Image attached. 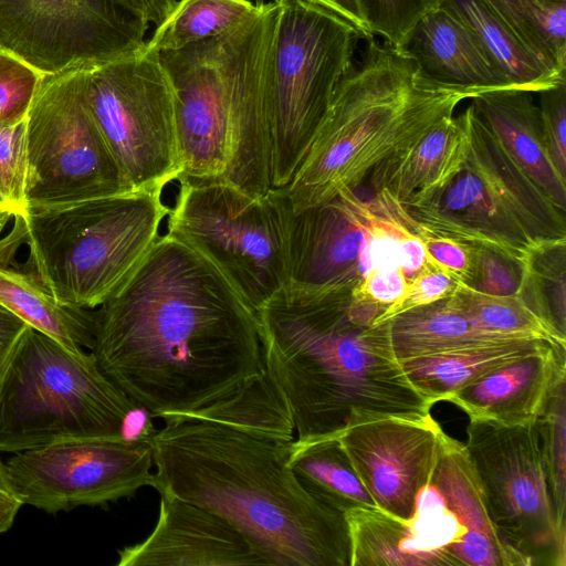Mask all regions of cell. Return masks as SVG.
I'll list each match as a JSON object with an SVG mask.
<instances>
[{
    "label": "cell",
    "mask_w": 566,
    "mask_h": 566,
    "mask_svg": "<svg viewBox=\"0 0 566 566\" xmlns=\"http://www.w3.org/2000/svg\"><path fill=\"white\" fill-rule=\"evenodd\" d=\"M94 318L97 366L153 418L189 416L265 370L255 312L167 232Z\"/></svg>",
    "instance_id": "obj_1"
},
{
    "label": "cell",
    "mask_w": 566,
    "mask_h": 566,
    "mask_svg": "<svg viewBox=\"0 0 566 566\" xmlns=\"http://www.w3.org/2000/svg\"><path fill=\"white\" fill-rule=\"evenodd\" d=\"M165 422L151 438L160 495L221 516L265 565L350 566L345 515L300 484L287 443L195 418Z\"/></svg>",
    "instance_id": "obj_2"
},
{
    "label": "cell",
    "mask_w": 566,
    "mask_h": 566,
    "mask_svg": "<svg viewBox=\"0 0 566 566\" xmlns=\"http://www.w3.org/2000/svg\"><path fill=\"white\" fill-rule=\"evenodd\" d=\"M349 301L286 286L255 312L264 368L287 403L295 442L339 437L355 412L421 418L434 405L397 359L389 322L374 326Z\"/></svg>",
    "instance_id": "obj_3"
},
{
    "label": "cell",
    "mask_w": 566,
    "mask_h": 566,
    "mask_svg": "<svg viewBox=\"0 0 566 566\" xmlns=\"http://www.w3.org/2000/svg\"><path fill=\"white\" fill-rule=\"evenodd\" d=\"M276 10L266 2L229 32L157 53L174 97L180 178L252 197L272 188L264 72Z\"/></svg>",
    "instance_id": "obj_4"
},
{
    "label": "cell",
    "mask_w": 566,
    "mask_h": 566,
    "mask_svg": "<svg viewBox=\"0 0 566 566\" xmlns=\"http://www.w3.org/2000/svg\"><path fill=\"white\" fill-rule=\"evenodd\" d=\"M480 92L438 85L375 38L336 87L310 147L283 187L293 212L357 190L381 163L416 144Z\"/></svg>",
    "instance_id": "obj_5"
},
{
    "label": "cell",
    "mask_w": 566,
    "mask_h": 566,
    "mask_svg": "<svg viewBox=\"0 0 566 566\" xmlns=\"http://www.w3.org/2000/svg\"><path fill=\"white\" fill-rule=\"evenodd\" d=\"M160 188L24 209L28 263L64 306L95 310L132 275L169 212Z\"/></svg>",
    "instance_id": "obj_6"
},
{
    "label": "cell",
    "mask_w": 566,
    "mask_h": 566,
    "mask_svg": "<svg viewBox=\"0 0 566 566\" xmlns=\"http://www.w3.org/2000/svg\"><path fill=\"white\" fill-rule=\"evenodd\" d=\"M135 407L92 353L74 352L28 325L0 375V454L120 439Z\"/></svg>",
    "instance_id": "obj_7"
},
{
    "label": "cell",
    "mask_w": 566,
    "mask_h": 566,
    "mask_svg": "<svg viewBox=\"0 0 566 566\" xmlns=\"http://www.w3.org/2000/svg\"><path fill=\"white\" fill-rule=\"evenodd\" d=\"M464 112L462 167L429 201L402 207L438 234L500 251L524 266L538 247L566 239V212L515 164L472 104Z\"/></svg>",
    "instance_id": "obj_8"
},
{
    "label": "cell",
    "mask_w": 566,
    "mask_h": 566,
    "mask_svg": "<svg viewBox=\"0 0 566 566\" xmlns=\"http://www.w3.org/2000/svg\"><path fill=\"white\" fill-rule=\"evenodd\" d=\"M276 2L264 72L272 188L291 181L364 40L350 23L321 6Z\"/></svg>",
    "instance_id": "obj_9"
},
{
    "label": "cell",
    "mask_w": 566,
    "mask_h": 566,
    "mask_svg": "<svg viewBox=\"0 0 566 566\" xmlns=\"http://www.w3.org/2000/svg\"><path fill=\"white\" fill-rule=\"evenodd\" d=\"M285 228L289 287L350 295L375 269L400 268L410 281L430 263L385 190L364 199L344 189L300 212L286 197Z\"/></svg>",
    "instance_id": "obj_10"
},
{
    "label": "cell",
    "mask_w": 566,
    "mask_h": 566,
    "mask_svg": "<svg viewBox=\"0 0 566 566\" xmlns=\"http://www.w3.org/2000/svg\"><path fill=\"white\" fill-rule=\"evenodd\" d=\"M167 233L210 260L256 312L289 283L284 188L252 197L181 177Z\"/></svg>",
    "instance_id": "obj_11"
},
{
    "label": "cell",
    "mask_w": 566,
    "mask_h": 566,
    "mask_svg": "<svg viewBox=\"0 0 566 566\" xmlns=\"http://www.w3.org/2000/svg\"><path fill=\"white\" fill-rule=\"evenodd\" d=\"M88 66L44 75L25 117L24 209L129 190L86 98Z\"/></svg>",
    "instance_id": "obj_12"
},
{
    "label": "cell",
    "mask_w": 566,
    "mask_h": 566,
    "mask_svg": "<svg viewBox=\"0 0 566 566\" xmlns=\"http://www.w3.org/2000/svg\"><path fill=\"white\" fill-rule=\"evenodd\" d=\"M86 98L129 190L180 178L174 97L157 53L88 66Z\"/></svg>",
    "instance_id": "obj_13"
},
{
    "label": "cell",
    "mask_w": 566,
    "mask_h": 566,
    "mask_svg": "<svg viewBox=\"0 0 566 566\" xmlns=\"http://www.w3.org/2000/svg\"><path fill=\"white\" fill-rule=\"evenodd\" d=\"M464 444L491 517L532 565H566V528L556 520L536 423L470 421Z\"/></svg>",
    "instance_id": "obj_14"
},
{
    "label": "cell",
    "mask_w": 566,
    "mask_h": 566,
    "mask_svg": "<svg viewBox=\"0 0 566 566\" xmlns=\"http://www.w3.org/2000/svg\"><path fill=\"white\" fill-rule=\"evenodd\" d=\"M148 28L111 0H0V48L44 75L138 53Z\"/></svg>",
    "instance_id": "obj_15"
},
{
    "label": "cell",
    "mask_w": 566,
    "mask_h": 566,
    "mask_svg": "<svg viewBox=\"0 0 566 566\" xmlns=\"http://www.w3.org/2000/svg\"><path fill=\"white\" fill-rule=\"evenodd\" d=\"M6 467L23 504L56 514L151 486L153 444L124 438L62 442L17 452Z\"/></svg>",
    "instance_id": "obj_16"
},
{
    "label": "cell",
    "mask_w": 566,
    "mask_h": 566,
    "mask_svg": "<svg viewBox=\"0 0 566 566\" xmlns=\"http://www.w3.org/2000/svg\"><path fill=\"white\" fill-rule=\"evenodd\" d=\"M448 434L432 418L355 412L338 439L375 505L410 520Z\"/></svg>",
    "instance_id": "obj_17"
},
{
    "label": "cell",
    "mask_w": 566,
    "mask_h": 566,
    "mask_svg": "<svg viewBox=\"0 0 566 566\" xmlns=\"http://www.w3.org/2000/svg\"><path fill=\"white\" fill-rule=\"evenodd\" d=\"M117 566L265 565L247 538L221 516L160 495L158 521L140 543L118 551Z\"/></svg>",
    "instance_id": "obj_18"
},
{
    "label": "cell",
    "mask_w": 566,
    "mask_h": 566,
    "mask_svg": "<svg viewBox=\"0 0 566 566\" xmlns=\"http://www.w3.org/2000/svg\"><path fill=\"white\" fill-rule=\"evenodd\" d=\"M565 378L566 347L547 345L460 388L447 402L458 406L470 421L510 427L532 424Z\"/></svg>",
    "instance_id": "obj_19"
},
{
    "label": "cell",
    "mask_w": 566,
    "mask_h": 566,
    "mask_svg": "<svg viewBox=\"0 0 566 566\" xmlns=\"http://www.w3.org/2000/svg\"><path fill=\"white\" fill-rule=\"evenodd\" d=\"M24 243L23 212L0 213V304L74 352L92 349L94 310L59 303L28 261L19 259Z\"/></svg>",
    "instance_id": "obj_20"
},
{
    "label": "cell",
    "mask_w": 566,
    "mask_h": 566,
    "mask_svg": "<svg viewBox=\"0 0 566 566\" xmlns=\"http://www.w3.org/2000/svg\"><path fill=\"white\" fill-rule=\"evenodd\" d=\"M398 51L438 85L475 92L512 88L473 30L444 2L418 21Z\"/></svg>",
    "instance_id": "obj_21"
},
{
    "label": "cell",
    "mask_w": 566,
    "mask_h": 566,
    "mask_svg": "<svg viewBox=\"0 0 566 566\" xmlns=\"http://www.w3.org/2000/svg\"><path fill=\"white\" fill-rule=\"evenodd\" d=\"M431 484L465 527L464 535L449 548L460 565L532 566L494 524L482 483L463 443L448 437Z\"/></svg>",
    "instance_id": "obj_22"
},
{
    "label": "cell",
    "mask_w": 566,
    "mask_h": 566,
    "mask_svg": "<svg viewBox=\"0 0 566 566\" xmlns=\"http://www.w3.org/2000/svg\"><path fill=\"white\" fill-rule=\"evenodd\" d=\"M469 144L465 112L449 115L416 144L378 165L367 178L403 207L429 201L457 175Z\"/></svg>",
    "instance_id": "obj_23"
},
{
    "label": "cell",
    "mask_w": 566,
    "mask_h": 566,
    "mask_svg": "<svg viewBox=\"0 0 566 566\" xmlns=\"http://www.w3.org/2000/svg\"><path fill=\"white\" fill-rule=\"evenodd\" d=\"M533 94L516 88H495L478 93L471 104L515 164L566 212V177L552 160L541 108Z\"/></svg>",
    "instance_id": "obj_24"
},
{
    "label": "cell",
    "mask_w": 566,
    "mask_h": 566,
    "mask_svg": "<svg viewBox=\"0 0 566 566\" xmlns=\"http://www.w3.org/2000/svg\"><path fill=\"white\" fill-rule=\"evenodd\" d=\"M547 345L553 344L532 338L492 342L400 364L413 387L436 405L491 370Z\"/></svg>",
    "instance_id": "obj_25"
},
{
    "label": "cell",
    "mask_w": 566,
    "mask_h": 566,
    "mask_svg": "<svg viewBox=\"0 0 566 566\" xmlns=\"http://www.w3.org/2000/svg\"><path fill=\"white\" fill-rule=\"evenodd\" d=\"M350 538V566H454L449 553L433 551L420 539L411 520L377 506L346 512Z\"/></svg>",
    "instance_id": "obj_26"
},
{
    "label": "cell",
    "mask_w": 566,
    "mask_h": 566,
    "mask_svg": "<svg viewBox=\"0 0 566 566\" xmlns=\"http://www.w3.org/2000/svg\"><path fill=\"white\" fill-rule=\"evenodd\" d=\"M389 332L399 363L478 344L523 339L475 326L447 298L397 315L389 321Z\"/></svg>",
    "instance_id": "obj_27"
},
{
    "label": "cell",
    "mask_w": 566,
    "mask_h": 566,
    "mask_svg": "<svg viewBox=\"0 0 566 566\" xmlns=\"http://www.w3.org/2000/svg\"><path fill=\"white\" fill-rule=\"evenodd\" d=\"M476 34L512 88L538 94L566 84V76L543 64L481 0H444Z\"/></svg>",
    "instance_id": "obj_28"
},
{
    "label": "cell",
    "mask_w": 566,
    "mask_h": 566,
    "mask_svg": "<svg viewBox=\"0 0 566 566\" xmlns=\"http://www.w3.org/2000/svg\"><path fill=\"white\" fill-rule=\"evenodd\" d=\"M289 465L300 484L323 504L345 514L376 506L338 437L287 443Z\"/></svg>",
    "instance_id": "obj_29"
},
{
    "label": "cell",
    "mask_w": 566,
    "mask_h": 566,
    "mask_svg": "<svg viewBox=\"0 0 566 566\" xmlns=\"http://www.w3.org/2000/svg\"><path fill=\"white\" fill-rule=\"evenodd\" d=\"M186 418L220 423L276 442L289 443L295 438L287 403L265 370L228 396L179 419Z\"/></svg>",
    "instance_id": "obj_30"
},
{
    "label": "cell",
    "mask_w": 566,
    "mask_h": 566,
    "mask_svg": "<svg viewBox=\"0 0 566 566\" xmlns=\"http://www.w3.org/2000/svg\"><path fill=\"white\" fill-rule=\"evenodd\" d=\"M546 66L566 72V1L481 0Z\"/></svg>",
    "instance_id": "obj_31"
},
{
    "label": "cell",
    "mask_w": 566,
    "mask_h": 566,
    "mask_svg": "<svg viewBox=\"0 0 566 566\" xmlns=\"http://www.w3.org/2000/svg\"><path fill=\"white\" fill-rule=\"evenodd\" d=\"M259 7L247 0H180L146 42L155 53L175 51L223 34L249 19Z\"/></svg>",
    "instance_id": "obj_32"
},
{
    "label": "cell",
    "mask_w": 566,
    "mask_h": 566,
    "mask_svg": "<svg viewBox=\"0 0 566 566\" xmlns=\"http://www.w3.org/2000/svg\"><path fill=\"white\" fill-rule=\"evenodd\" d=\"M448 304L475 326L504 336L539 339L566 347V336L544 322L520 293L494 295L460 283Z\"/></svg>",
    "instance_id": "obj_33"
},
{
    "label": "cell",
    "mask_w": 566,
    "mask_h": 566,
    "mask_svg": "<svg viewBox=\"0 0 566 566\" xmlns=\"http://www.w3.org/2000/svg\"><path fill=\"white\" fill-rule=\"evenodd\" d=\"M518 293L544 322L566 336V239L531 252Z\"/></svg>",
    "instance_id": "obj_34"
},
{
    "label": "cell",
    "mask_w": 566,
    "mask_h": 566,
    "mask_svg": "<svg viewBox=\"0 0 566 566\" xmlns=\"http://www.w3.org/2000/svg\"><path fill=\"white\" fill-rule=\"evenodd\" d=\"M536 428L555 516L566 528V378L555 387Z\"/></svg>",
    "instance_id": "obj_35"
},
{
    "label": "cell",
    "mask_w": 566,
    "mask_h": 566,
    "mask_svg": "<svg viewBox=\"0 0 566 566\" xmlns=\"http://www.w3.org/2000/svg\"><path fill=\"white\" fill-rule=\"evenodd\" d=\"M373 34L398 50L420 19L440 8L444 0H357Z\"/></svg>",
    "instance_id": "obj_36"
},
{
    "label": "cell",
    "mask_w": 566,
    "mask_h": 566,
    "mask_svg": "<svg viewBox=\"0 0 566 566\" xmlns=\"http://www.w3.org/2000/svg\"><path fill=\"white\" fill-rule=\"evenodd\" d=\"M44 74L0 48V126L17 125L27 114Z\"/></svg>",
    "instance_id": "obj_37"
},
{
    "label": "cell",
    "mask_w": 566,
    "mask_h": 566,
    "mask_svg": "<svg viewBox=\"0 0 566 566\" xmlns=\"http://www.w3.org/2000/svg\"><path fill=\"white\" fill-rule=\"evenodd\" d=\"M473 273L467 284L482 293L513 295L523 281V264L493 249L473 245Z\"/></svg>",
    "instance_id": "obj_38"
},
{
    "label": "cell",
    "mask_w": 566,
    "mask_h": 566,
    "mask_svg": "<svg viewBox=\"0 0 566 566\" xmlns=\"http://www.w3.org/2000/svg\"><path fill=\"white\" fill-rule=\"evenodd\" d=\"M399 206L406 224L421 240L429 261L459 282L469 284L473 273L472 244L429 230L415 221L400 203Z\"/></svg>",
    "instance_id": "obj_39"
},
{
    "label": "cell",
    "mask_w": 566,
    "mask_h": 566,
    "mask_svg": "<svg viewBox=\"0 0 566 566\" xmlns=\"http://www.w3.org/2000/svg\"><path fill=\"white\" fill-rule=\"evenodd\" d=\"M459 282L439 266L427 263L408 283L403 295L389 305L374 322L378 326L410 310L447 298Z\"/></svg>",
    "instance_id": "obj_40"
},
{
    "label": "cell",
    "mask_w": 566,
    "mask_h": 566,
    "mask_svg": "<svg viewBox=\"0 0 566 566\" xmlns=\"http://www.w3.org/2000/svg\"><path fill=\"white\" fill-rule=\"evenodd\" d=\"M25 120L0 126V195L17 211H24Z\"/></svg>",
    "instance_id": "obj_41"
},
{
    "label": "cell",
    "mask_w": 566,
    "mask_h": 566,
    "mask_svg": "<svg viewBox=\"0 0 566 566\" xmlns=\"http://www.w3.org/2000/svg\"><path fill=\"white\" fill-rule=\"evenodd\" d=\"M538 94L549 155L557 170L566 177V84Z\"/></svg>",
    "instance_id": "obj_42"
},
{
    "label": "cell",
    "mask_w": 566,
    "mask_h": 566,
    "mask_svg": "<svg viewBox=\"0 0 566 566\" xmlns=\"http://www.w3.org/2000/svg\"><path fill=\"white\" fill-rule=\"evenodd\" d=\"M409 279L400 268H378L369 272L352 292L355 301H370L385 310L398 301L405 293Z\"/></svg>",
    "instance_id": "obj_43"
},
{
    "label": "cell",
    "mask_w": 566,
    "mask_h": 566,
    "mask_svg": "<svg viewBox=\"0 0 566 566\" xmlns=\"http://www.w3.org/2000/svg\"><path fill=\"white\" fill-rule=\"evenodd\" d=\"M116 7L149 25H159L172 10L176 0H111Z\"/></svg>",
    "instance_id": "obj_44"
},
{
    "label": "cell",
    "mask_w": 566,
    "mask_h": 566,
    "mask_svg": "<svg viewBox=\"0 0 566 566\" xmlns=\"http://www.w3.org/2000/svg\"><path fill=\"white\" fill-rule=\"evenodd\" d=\"M28 324L0 304V374L3 371Z\"/></svg>",
    "instance_id": "obj_45"
},
{
    "label": "cell",
    "mask_w": 566,
    "mask_h": 566,
    "mask_svg": "<svg viewBox=\"0 0 566 566\" xmlns=\"http://www.w3.org/2000/svg\"><path fill=\"white\" fill-rule=\"evenodd\" d=\"M23 505L9 478L6 463L0 458V535L8 532Z\"/></svg>",
    "instance_id": "obj_46"
},
{
    "label": "cell",
    "mask_w": 566,
    "mask_h": 566,
    "mask_svg": "<svg viewBox=\"0 0 566 566\" xmlns=\"http://www.w3.org/2000/svg\"><path fill=\"white\" fill-rule=\"evenodd\" d=\"M276 1V0H275ZM321 6L350 23L364 38L369 40L370 33L358 6L357 0H305Z\"/></svg>",
    "instance_id": "obj_47"
},
{
    "label": "cell",
    "mask_w": 566,
    "mask_h": 566,
    "mask_svg": "<svg viewBox=\"0 0 566 566\" xmlns=\"http://www.w3.org/2000/svg\"><path fill=\"white\" fill-rule=\"evenodd\" d=\"M9 210H12V211H17L14 210L7 201L6 199L0 195V213L2 212H6V211H9Z\"/></svg>",
    "instance_id": "obj_48"
},
{
    "label": "cell",
    "mask_w": 566,
    "mask_h": 566,
    "mask_svg": "<svg viewBox=\"0 0 566 566\" xmlns=\"http://www.w3.org/2000/svg\"><path fill=\"white\" fill-rule=\"evenodd\" d=\"M247 1H249V2L253 3V4H254V6H256V7H260V6H263L264 3H266V1H265V0H247ZM274 1H275V0H274Z\"/></svg>",
    "instance_id": "obj_49"
},
{
    "label": "cell",
    "mask_w": 566,
    "mask_h": 566,
    "mask_svg": "<svg viewBox=\"0 0 566 566\" xmlns=\"http://www.w3.org/2000/svg\"><path fill=\"white\" fill-rule=\"evenodd\" d=\"M557 1H566V0H557Z\"/></svg>",
    "instance_id": "obj_50"
},
{
    "label": "cell",
    "mask_w": 566,
    "mask_h": 566,
    "mask_svg": "<svg viewBox=\"0 0 566 566\" xmlns=\"http://www.w3.org/2000/svg\"><path fill=\"white\" fill-rule=\"evenodd\" d=\"M1 375V374H0Z\"/></svg>",
    "instance_id": "obj_51"
}]
</instances>
